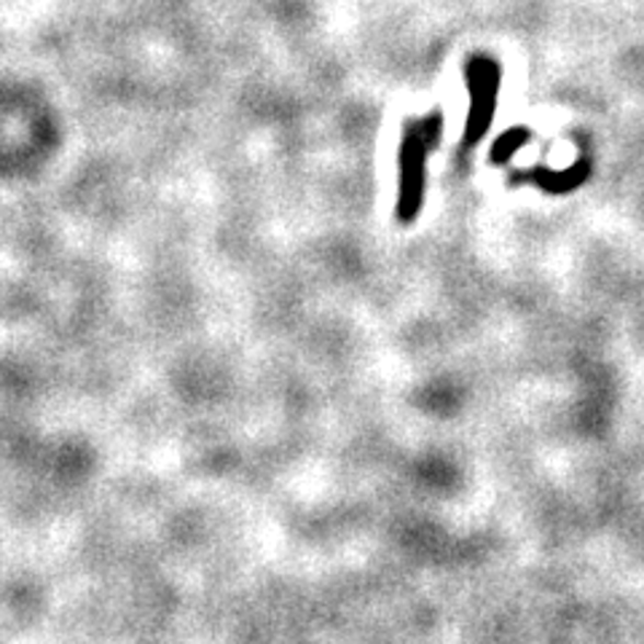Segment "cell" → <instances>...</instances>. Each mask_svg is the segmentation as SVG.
<instances>
[{"instance_id":"3957f363","label":"cell","mask_w":644,"mask_h":644,"mask_svg":"<svg viewBox=\"0 0 644 644\" xmlns=\"http://www.w3.org/2000/svg\"><path fill=\"white\" fill-rule=\"evenodd\" d=\"M527 181H532L540 186L542 191H548V194H566V191L577 188L583 181L588 177V164L586 161H577L575 166H570V170L564 172H553V170H529Z\"/></svg>"},{"instance_id":"7a4b0ae2","label":"cell","mask_w":644,"mask_h":644,"mask_svg":"<svg viewBox=\"0 0 644 644\" xmlns=\"http://www.w3.org/2000/svg\"><path fill=\"white\" fill-rule=\"evenodd\" d=\"M468 89H470V111L468 122H464V148L479 146L483 135L488 133L497 113V97H499V65L497 59L486 57V54H475L468 59Z\"/></svg>"},{"instance_id":"6da1fadb","label":"cell","mask_w":644,"mask_h":644,"mask_svg":"<svg viewBox=\"0 0 644 644\" xmlns=\"http://www.w3.org/2000/svg\"><path fill=\"white\" fill-rule=\"evenodd\" d=\"M444 135V116L411 118L403 127L401 140V199H398V218L401 223H414L425 202V170L433 148Z\"/></svg>"},{"instance_id":"277c9868","label":"cell","mask_w":644,"mask_h":644,"mask_svg":"<svg viewBox=\"0 0 644 644\" xmlns=\"http://www.w3.org/2000/svg\"><path fill=\"white\" fill-rule=\"evenodd\" d=\"M529 137H532V133H529L527 127H513L505 135H499L497 142H494V148H492V161H497V164L508 161L513 153H516L518 148L529 140Z\"/></svg>"}]
</instances>
